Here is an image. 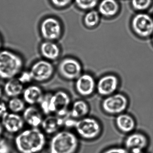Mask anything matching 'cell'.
<instances>
[{"label": "cell", "instance_id": "ac0fdd59", "mask_svg": "<svg viewBox=\"0 0 153 153\" xmlns=\"http://www.w3.org/2000/svg\"><path fill=\"white\" fill-rule=\"evenodd\" d=\"M44 94L43 90L40 86L30 84L25 87L22 93V98L26 104L37 105L42 101Z\"/></svg>", "mask_w": 153, "mask_h": 153}, {"label": "cell", "instance_id": "30bf717a", "mask_svg": "<svg viewBox=\"0 0 153 153\" xmlns=\"http://www.w3.org/2000/svg\"><path fill=\"white\" fill-rule=\"evenodd\" d=\"M120 85L119 77L114 73H107L97 80L96 92L103 97L118 92Z\"/></svg>", "mask_w": 153, "mask_h": 153}, {"label": "cell", "instance_id": "52a82bcc", "mask_svg": "<svg viewBox=\"0 0 153 153\" xmlns=\"http://www.w3.org/2000/svg\"><path fill=\"white\" fill-rule=\"evenodd\" d=\"M57 71L60 76L67 81H75L83 73L80 61L73 57H66L59 62Z\"/></svg>", "mask_w": 153, "mask_h": 153}, {"label": "cell", "instance_id": "1f68e13d", "mask_svg": "<svg viewBox=\"0 0 153 153\" xmlns=\"http://www.w3.org/2000/svg\"><path fill=\"white\" fill-rule=\"evenodd\" d=\"M9 112L7 102L0 99V119Z\"/></svg>", "mask_w": 153, "mask_h": 153}, {"label": "cell", "instance_id": "8992f818", "mask_svg": "<svg viewBox=\"0 0 153 153\" xmlns=\"http://www.w3.org/2000/svg\"><path fill=\"white\" fill-rule=\"evenodd\" d=\"M72 102L70 94L65 90L60 89L52 93L50 114H55L62 118L68 117Z\"/></svg>", "mask_w": 153, "mask_h": 153}, {"label": "cell", "instance_id": "4fadbf2b", "mask_svg": "<svg viewBox=\"0 0 153 153\" xmlns=\"http://www.w3.org/2000/svg\"><path fill=\"white\" fill-rule=\"evenodd\" d=\"M40 32L45 41H54L61 36L62 25L57 19L49 17L43 19L40 25Z\"/></svg>", "mask_w": 153, "mask_h": 153}, {"label": "cell", "instance_id": "cb8c5ba5", "mask_svg": "<svg viewBox=\"0 0 153 153\" xmlns=\"http://www.w3.org/2000/svg\"><path fill=\"white\" fill-rule=\"evenodd\" d=\"M100 20V15L98 11L92 10L88 11L84 17V24L88 28H93L97 26Z\"/></svg>", "mask_w": 153, "mask_h": 153}, {"label": "cell", "instance_id": "8fae6325", "mask_svg": "<svg viewBox=\"0 0 153 153\" xmlns=\"http://www.w3.org/2000/svg\"><path fill=\"white\" fill-rule=\"evenodd\" d=\"M149 144L147 135L140 131H135L126 135L123 146L130 153L145 152Z\"/></svg>", "mask_w": 153, "mask_h": 153}, {"label": "cell", "instance_id": "44dd1931", "mask_svg": "<svg viewBox=\"0 0 153 153\" xmlns=\"http://www.w3.org/2000/svg\"><path fill=\"white\" fill-rule=\"evenodd\" d=\"M120 7L117 0H102L98 4V12L107 18L114 17L119 13Z\"/></svg>", "mask_w": 153, "mask_h": 153}, {"label": "cell", "instance_id": "ffe728a7", "mask_svg": "<svg viewBox=\"0 0 153 153\" xmlns=\"http://www.w3.org/2000/svg\"><path fill=\"white\" fill-rule=\"evenodd\" d=\"M40 49L41 54L45 59L53 62L59 58L60 49L53 41H45L41 44Z\"/></svg>", "mask_w": 153, "mask_h": 153}, {"label": "cell", "instance_id": "d6986e66", "mask_svg": "<svg viewBox=\"0 0 153 153\" xmlns=\"http://www.w3.org/2000/svg\"><path fill=\"white\" fill-rule=\"evenodd\" d=\"M90 111V105L88 102L83 99H77L72 102L69 116L74 120H79L88 116Z\"/></svg>", "mask_w": 153, "mask_h": 153}, {"label": "cell", "instance_id": "f1b7e54d", "mask_svg": "<svg viewBox=\"0 0 153 153\" xmlns=\"http://www.w3.org/2000/svg\"><path fill=\"white\" fill-rule=\"evenodd\" d=\"M11 147L8 140L2 137L0 139V153H11Z\"/></svg>", "mask_w": 153, "mask_h": 153}, {"label": "cell", "instance_id": "603a6c76", "mask_svg": "<svg viewBox=\"0 0 153 153\" xmlns=\"http://www.w3.org/2000/svg\"><path fill=\"white\" fill-rule=\"evenodd\" d=\"M9 112L20 114L25 109L26 103L20 97L10 98L7 102Z\"/></svg>", "mask_w": 153, "mask_h": 153}, {"label": "cell", "instance_id": "7a4b0ae2", "mask_svg": "<svg viewBox=\"0 0 153 153\" xmlns=\"http://www.w3.org/2000/svg\"><path fill=\"white\" fill-rule=\"evenodd\" d=\"M80 139L74 131L62 129L53 134L49 142V153H76Z\"/></svg>", "mask_w": 153, "mask_h": 153}, {"label": "cell", "instance_id": "484cf974", "mask_svg": "<svg viewBox=\"0 0 153 153\" xmlns=\"http://www.w3.org/2000/svg\"><path fill=\"white\" fill-rule=\"evenodd\" d=\"M152 0H131V4L132 8L139 12L147 10L151 6Z\"/></svg>", "mask_w": 153, "mask_h": 153}, {"label": "cell", "instance_id": "6da1fadb", "mask_svg": "<svg viewBox=\"0 0 153 153\" xmlns=\"http://www.w3.org/2000/svg\"><path fill=\"white\" fill-rule=\"evenodd\" d=\"M47 144L46 135L40 128L24 129L14 139V147L19 153H41Z\"/></svg>", "mask_w": 153, "mask_h": 153}, {"label": "cell", "instance_id": "d6a6232c", "mask_svg": "<svg viewBox=\"0 0 153 153\" xmlns=\"http://www.w3.org/2000/svg\"><path fill=\"white\" fill-rule=\"evenodd\" d=\"M4 131L3 126H2V124H1V122L0 121V139L2 137Z\"/></svg>", "mask_w": 153, "mask_h": 153}, {"label": "cell", "instance_id": "e0dca14e", "mask_svg": "<svg viewBox=\"0 0 153 153\" xmlns=\"http://www.w3.org/2000/svg\"><path fill=\"white\" fill-rule=\"evenodd\" d=\"M43 114L36 105H28L22 113L25 123L30 128H39L43 120Z\"/></svg>", "mask_w": 153, "mask_h": 153}, {"label": "cell", "instance_id": "e575fe53", "mask_svg": "<svg viewBox=\"0 0 153 153\" xmlns=\"http://www.w3.org/2000/svg\"><path fill=\"white\" fill-rule=\"evenodd\" d=\"M2 42L1 37L0 36V51H1V47H2Z\"/></svg>", "mask_w": 153, "mask_h": 153}, {"label": "cell", "instance_id": "2e32d148", "mask_svg": "<svg viewBox=\"0 0 153 153\" xmlns=\"http://www.w3.org/2000/svg\"><path fill=\"white\" fill-rule=\"evenodd\" d=\"M114 124L120 132L127 135L135 131L137 122L132 115L125 112L115 116Z\"/></svg>", "mask_w": 153, "mask_h": 153}, {"label": "cell", "instance_id": "4316f807", "mask_svg": "<svg viewBox=\"0 0 153 153\" xmlns=\"http://www.w3.org/2000/svg\"><path fill=\"white\" fill-rule=\"evenodd\" d=\"M51 94L52 92L45 93L43 97L39 104V108L43 114L45 115L50 114V100Z\"/></svg>", "mask_w": 153, "mask_h": 153}, {"label": "cell", "instance_id": "4dcf8cb0", "mask_svg": "<svg viewBox=\"0 0 153 153\" xmlns=\"http://www.w3.org/2000/svg\"><path fill=\"white\" fill-rule=\"evenodd\" d=\"M102 153H130L123 146H112L104 150Z\"/></svg>", "mask_w": 153, "mask_h": 153}, {"label": "cell", "instance_id": "8d00e7d4", "mask_svg": "<svg viewBox=\"0 0 153 153\" xmlns=\"http://www.w3.org/2000/svg\"><path fill=\"white\" fill-rule=\"evenodd\" d=\"M145 153V152H141V153Z\"/></svg>", "mask_w": 153, "mask_h": 153}, {"label": "cell", "instance_id": "83f0119b", "mask_svg": "<svg viewBox=\"0 0 153 153\" xmlns=\"http://www.w3.org/2000/svg\"><path fill=\"white\" fill-rule=\"evenodd\" d=\"M18 79L24 85H30L33 81L29 70H23L17 77Z\"/></svg>", "mask_w": 153, "mask_h": 153}, {"label": "cell", "instance_id": "9c48e42d", "mask_svg": "<svg viewBox=\"0 0 153 153\" xmlns=\"http://www.w3.org/2000/svg\"><path fill=\"white\" fill-rule=\"evenodd\" d=\"M131 26L138 37L146 38L153 34V18L146 13L140 12L131 19Z\"/></svg>", "mask_w": 153, "mask_h": 153}, {"label": "cell", "instance_id": "d4e9b609", "mask_svg": "<svg viewBox=\"0 0 153 153\" xmlns=\"http://www.w3.org/2000/svg\"><path fill=\"white\" fill-rule=\"evenodd\" d=\"M78 8L83 10H92L98 4V0H74Z\"/></svg>", "mask_w": 153, "mask_h": 153}, {"label": "cell", "instance_id": "7c38bea8", "mask_svg": "<svg viewBox=\"0 0 153 153\" xmlns=\"http://www.w3.org/2000/svg\"><path fill=\"white\" fill-rule=\"evenodd\" d=\"M97 80L92 74L83 72L74 81L76 93L84 98L90 97L96 92Z\"/></svg>", "mask_w": 153, "mask_h": 153}, {"label": "cell", "instance_id": "ba28073f", "mask_svg": "<svg viewBox=\"0 0 153 153\" xmlns=\"http://www.w3.org/2000/svg\"><path fill=\"white\" fill-rule=\"evenodd\" d=\"M29 70L34 82L44 83L53 77L55 68L52 62L43 59L35 62Z\"/></svg>", "mask_w": 153, "mask_h": 153}, {"label": "cell", "instance_id": "277c9868", "mask_svg": "<svg viewBox=\"0 0 153 153\" xmlns=\"http://www.w3.org/2000/svg\"><path fill=\"white\" fill-rule=\"evenodd\" d=\"M71 128L74 130V132L80 139L86 141L97 139L103 131L102 125L100 121L88 115L79 120H73Z\"/></svg>", "mask_w": 153, "mask_h": 153}, {"label": "cell", "instance_id": "3957f363", "mask_svg": "<svg viewBox=\"0 0 153 153\" xmlns=\"http://www.w3.org/2000/svg\"><path fill=\"white\" fill-rule=\"evenodd\" d=\"M23 58L8 50L0 51V79L6 80L17 77L24 70Z\"/></svg>", "mask_w": 153, "mask_h": 153}, {"label": "cell", "instance_id": "9a60e30c", "mask_svg": "<svg viewBox=\"0 0 153 153\" xmlns=\"http://www.w3.org/2000/svg\"><path fill=\"white\" fill-rule=\"evenodd\" d=\"M66 118H62L54 114H50L44 117L41 129L46 135H53L64 127Z\"/></svg>", "mask_w": 153, "mask_h": 153}, {"label": "cell", "instance_id": "7402d4cb", "mask_svg": "<svg viewBox=\"0 0 153 153\" xmlns=\"http://www.w3.org/2000/svg\"><path fill=\"white\" fill-rule=\"evenodd\" d=\"M25 87L17 78H14L6 80L3 87V93L9 98L20 97Z\"/></svg>", "mask_w": 153, "mask_h": 153}, {"label": "cell", "instance_id": "f546056e", "mask_svg": "<svg viewBox=\"0 0 153 153\" xmlns=\"http://www.w3.org/2000/svg\"><path fill=\"white\" fill-rule=\"evenodd\" d=\"M72 0H51L54 7L58 8H64L68 7L72 2Z\"/></svg>", "mask_w": 153, "mask_h": 153}, {"label": "cell", "instance_id": "5b68a950", "mask_svg": "<svg viewBox=\"0 0 153 153\" xmlns=\"http://www.w3.org/2000/svg\"><path fill=\"white\" fill-rule=\"evenodd\" d=\"M129 105L128 97L125 94L117 92L103 97L101 103V108L105 114L115 117L125 112Z\"/></svg>", "mask_w": 153, "mask_h": 153}, {"label": "cell", "instance_id": "836d02e7", "mask_svg": "<svg viewBox=\"0 0 153 153\" xmlns=\"http://www.w3.org/2000/svg\"><path fill=\"white\" fill-rule=\"evenodd\" d=\"M3 94H4V93H3V87H1L0 86V99H1V98Z\"/></svg>", "mask_w": 153, "mask_h": 153}, {"label": "cell", "instance_id": "d590c367", "mask_svg": "<svg viewBox=\"0 0 153 153\" xmlns=\"http://www.w3.org/2000/svg\"><path fill=\"white\" fill-rule=\"evenodd\" d=\"M152 42H153V36H152Z\"/></svg>", "mask_w": 153, "mask_h": 153}, {"label": "cell", "instance_id": "5bb4252c", "mask_svg": "<svg viewBox=\"0 0 153 153\" xmlns=\"http://www.w3.org/2000/svg\"><path fill=\"white\" fill-rule=\"evenodd\" d=\"M1 124L4 131L10 134H16L23 130L25 123L20 114L8 112L1 118Z\"/></svg>", "mask_w": 153, "mask_h": 153}]
</instances>
